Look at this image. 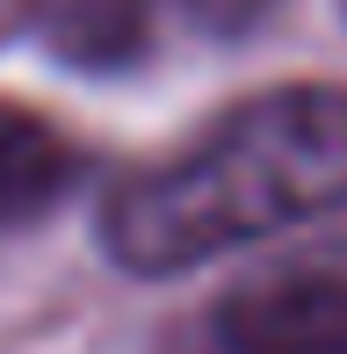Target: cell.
I'll use <instances>...</instances> for the list:
<instances>
[{"mask_svg": "<svg viewBox=\"0 0 347 354\" xmlns=\"http://www.w3.org/2000/svg\"><path fill=\"white\" fill-rule=\"evenodd\" d=\"M347 210V87L304 80L225 109L196 145L102 196V253L131 275H181Z\"/></svg>", "mask_w": 347, "mask_h": 354, "instance_id": "obj_1", "label": "cell"}, {"mask_svg": "<svg viewBox=\"0 0 347 354\" xmlns=\"http://www.w3.org/2000/svg\"><path fill=\"white\" fill-rule=\"evenodd\" d=\"M282 0H22V22L80 73H131L167 37H246Z\"/></svg>", "mask_w": 347, "mask_h": 354, "instance_id": "obj_2", "label": "cell"}, {"mask_svg": "<svg viewBox=\"0 0 347 354\" xmlns=\"http://www.w3.org/2000/svg\"><path fill=\"white\" fill-rule=\"evenodd\" d=\"M15 22H22V0H0V37H8Z\"/></svg>", "mask_w": 347, "mask_h": 354, "instance_id": "obj_5", "label": "cell"}, {"mask_svg": "<svg viewBox=\"0 0 347 354\" xmlns=\"http://www.w3.org/2000/svg\"><path fill=\"white\" fill-rule=\"evenodd\" d=\"M87 181V152L58 131L51 116L22 102H0V224L51 217L73 188Z\"/></svg>", "mask_w": 347, "mask_h": 354, "instance_id": "obj_4", "label": "cell"}, {"mask_svg": "<svg viewBox=\"0 0 347 354\" xmlns=\"http://www.w3.org/2000/svg\"><path fill=\"white\" fill-rule=\"evenodd\" d=\"M225 354H347V261H290L217 297Z\"/></svg>", "mask_w": 347, "mask_h": 354, "instance_id": "obj_3", "label": "cell"}]
</instances>
